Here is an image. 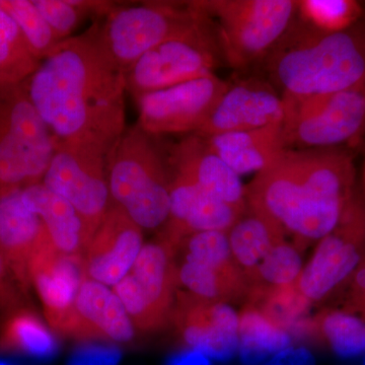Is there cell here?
<instances>
[{
  "instance_id": "obj_1",
  "label": "cell",
  "mask_w": 365,
  "mask_h": 365,
  "mask_svg": "<svg viewBox=\"0 0 365 365\" xmlns=\"http://www.w3.org/2000/svg\"><path fill=\"white\" fill-rule=\"evenodd\" d=\"M55 143L110 151L125 126L126 81L100 36V24L61 41L25 79Z\"/></svg>"
},
{
  "instance_id": "obj_2",
  "label": "cell",
  "mask_w": 365,
  "mask_h": 365,
  "mask_svg": "<svg viewBox=\"0 0 365 365\" xmlns=\"http://www.w3.org/2000/svg\"><path fill=\"white\" fill-rule=\"evenodd\" d=\"M356 170L341 148L287 150L245 186L247 205L294 235L299 250L339 222L356 192Z\"/></svg>"
},
{
  "instance_id": "obj_3",
  "label": "cell",
  "mask_w": 365,
  "mask_h": 365,
  "mask_svg": "<svg viewBox=\"0 0 365 365\" xmlns=\"http://www.w3.org/2000/svg\"><path fill=\"white\" fill-rule=\"evenodd\" d=\"M262 63L282 98L332 95L365 83V47L349 32H319L295 19Z\"/></svg>"
},
{
  "instance_id": "obj_4",
  "label": "cell",
  "mask_w": 365,
  "mask_h": 365,
  "mask_svg": "<svg viewBox=\"0 0 365 365\" xmlns=\"http://www.w3.org/2000/svg\"><path fill=\"white\" fill-rule=\"evenodd\" d=\"M112 200L141 228H157L170 215V170L153 136L125 129L107 157Z\"/></svg>"
},
{
  "instance_id": "obj_5",
  "label": "cell",
  "mask_w": 365,
  "mask_h": 365,
  "mask_svg": "<svg viewBox=\"0 0 365 365\" xmlns=\"http://www.w3.org/2000/svg\"><path fill=\"white\" fill-rule=\"evenodd\" d=\"M54 151L26 81L0 78V197L42 182Z\"/></svg>"
},
{
  "instance_id": "obj_6",
  "label": "cell",
  "mask_w": 365,
  "mask_h": 365,
  "mask_svg": "<svg viewBox=\"0 0 365 365\" xmlns=\"http://www.w3.org/2000/svg\"><path fill=\"white\" fill-rule=\"evenodd\" d=\"M223 61L244 71L267 58L297 16L295 0H200Z\"/></svg>"
},
{
  "instance_id": "obj_7",
  "label": "cell",
  "mask_w": 365,
  "mask_h": 365,
  "mask_svg": "<svg viewBox=\"0 0 365 365\" xmlns=\"http://www.w3.org/2000/svg\"><path fill=\"white\" fill-rule=\"evenodd\" d=\"M206 16L200 1L115 6L100 25L101 39L125 74L146 52L187 32Z\"/></svg>"
},
{
  "instance_id": "obj_8",
  "label": "cell",
  "mask_w": 365,
  "mask_h": 365,
  "mask_svg": "<svg viewBox=\"0 0 365 365\" xmlns=\"http://www.w3.org/2000/svg\"><path fill=\"white\" fill-rule=\"evenodd\" d=\"M222 61L207 14L187 32L158 45L137 60L125 72L126 90L136 100L145 93L215 74Z\"/></svg>"
},
{
  "instance_id": "obj_9",
  "label": "cell",
  "mask_w": 365,
  "mask_h": 365,
  "mask_svg": "<svg viewBox=\"0 0 365 365\" xmlns=\"http://www.w3.org/2000/svg\"><path fill=\"white\" fill-rule=\"evenodd\" d=\"M283 102L288 150L340 148L365 130V83L321 97L283 98Z\"/></svg>"
},
{
  "instance_id": "obj_10",
  "label": "cell",
  "mask_w": 365,
  "mask_h": 365,
  "mask_svg": "<svg viewBox=\"0 0 365 365\" xmlns=\"http://www.w3.org/2000/svg\"><path fill=\"white\" fill-rule=\"evenodd\" d=\"M109 151L90 144L55 143L43 184L71 204L83 222V249L111 206Z\"/></svg>"
},
{
  "instance_id": "obj_11",
  "label": "cell",
  "mask_w": 365,
  "mask_h": 365,
  "mask_svg": "<svg viewBox=\"0 0 365 365\" xmlns=\"http://www.w3.org/2000/svg\"><path fill=\"white\" fill-rule=\"evenodd\" d=\"M178 287L175 247L162 235L143 247L114 292L137 328L150 332L170 321Z\"/></svg>"
},
{
  "instance_id": "obj_12",
  "label": "cell",
  "mask_w": 365,
  "mask_h": 365,
  "mask_svg": "<svg viewBox=\"0 0 365 365\" xmlns=\"http://www.w3.org/2000/svg\"><path fill=\"white\" fill-rule=\"evenodd\" d=\"M364 263L365 202L356 190L336 227L318 242L295 285L314 304L330 297Z\"/></svg>"
},
{
  "instance_id": "obj_13",
  "label": "cell",
  "mask_w": 365,
  "mask_h": 365,
  "mask_svg": "<svg viewBox=\"0 0 365 365\" xmlns=\"http://www.w3.org/2000/svg\"><path fill=\"white\" fill-rule=\"evenodd\" d=\"M178 285L202 299L228 304L248 297L246 277L235 263L227 232L187 235L175 249Z\"/></svg>"
},
{
  "instance_id": "obj_14",
  "label": "cell",
  "mask_w": 365,
  "mask_h": 365,
  "mask_svg": "<svg viewBox=\"0 0 365 365\" xmlns=\"http://www.w3.org/2000/svg\"><path fill=\"white\" fill-rule=\"evenodd\" d=\"M228 81L215 74L137 98L138 123L150 136L187 134L202 128Z\"/></svg>"
},
{
  "instance_id": "obj_15",
  "label": "cell",
  "mask_w": 365,
  "mask_h": 365,
  "mask_svg": "<svg viewBox=\"0 0 365 365\" xmlns=\"http://www.w3.org/2000/svg\"><path fill=\"white\" fill-rule=\"evenodd\" d=\"M170 321L186 348L204 353L212 361L237 356L239 314L230 304L178 290Z\"/></svg>"
},
{
  "instance_id": "obj_16",
  "label": "cell",
  "mask_w": 365,
  "mask_h": 365,
  "mask_svg": "<svg viewBox=\"0 0 365 365\" xmlns=\"http://www.w3.org/2000/svg\"><path fill=\"white\" fill-rule=\"evenodd\" d=\"M284 102L267 78L251 76L230 83L207 121L195 135L254 130L282 124Z\"/></svg>"
},
{
  "instance_id": "obj_17",
  "label": "cell",
  "mask_w": 365,
  "mask_h": 365,
  "mask_svg": "<svg viewBox=\"0 0 365 365\" xmlns=\"http://www.w3.org/2000/svg\"><path fill=\"white\" fill-rule=\"evenodd\" d=\"M29 276L42 300L48 323L69 336L76 319L74 300L86 276L81 256L61 253L48 237L31 259Z\"/></svg>"
},
{
  "instance_id": "obj_18",
  "label": "cell",
  "mask_w": 365,
  "mask_h": 365,
  "mask_svg": "<svg viewBox=\"0 0 365 365\" xmlns=\"http://www.w3.org/2000/svg\"><path fill=\"white\" fill-rule=\"evenodd\" d=\"M143 247L141 227L112 203L81 254L86 277L116 285L130 271Z\"/></svg>"
},
{
  "instance_id": "obj_19",
  "label": "cell",
  "mask_w": 365,
  "mask_h": 365,
  "mask_svg": "<svg viewBox=\"0 0 365 365\" xmlns=\"http://www.w3.org/2000/svg\"><path fill=\"white\" fill-rule=\"evenodd\" d=\"M170 170V215L163 237L176 248L187 235L227 232L242 211L208 193L191 180Z\"/></svg>"
},
{
  "instance_id": "obj_20",
  "label": "cell",
  "mask_w": 365,
  "mask_h": 365,
  "mask_svg": "<svg viewBox=\"0 0 365 365\" xmlns=\"http://www.w3.org/2000/svg\"><path fill=\"white\" fill-rule=\"evenodd\" d=\"M165 157L173 172L240 210L246 208V192L239 175L209 148L203 137L187 135Z\"/></svg>"
},
{
  "instance_id": "obj_21",
  "label": "cell",
  "mask_w": 365,
  "mask_h": 365,
  "mask_svg": "<svg viewBox=\"0 0 365 365\" xmlns=\"http://www.w3.org/2000/svg\"><path fill=\"white\" fill-rule=\"evenodd\" d=\"M76 319L71 337L83 341L125 343L133 339L131 319L115 292L88 277L83 278L74 300Z\"/></svg>"
},
{
  "instance_id": "obj_22",
  "label": "cell",
  "mask_w": 365,
  "mask_h": 365,
  "mask_svg": "<svg viewBox=\"0 0 365 365\" xmlns=\"http://www.w3.org/2000/svg\"><path fill=\"white\" fill-rule=\"evenodd\" d=\"M21 191L0 197V254L19 287L26 292L31 259L49 235L39 216L24 204Z\"/></svg>"
},
{
  "instance_id": "obj_23",
  "label": "cell",
  "mask_w": 365,
  "mask_h": 365,
  "mask_svg": "<svg viewBox=\"0 0 365 365\" xmlns=\"http://www.w3.org/2000/svg\"><path fill=\"white\" fill-rule=\"evenodd\" d=\"M203 138L239 176L265 170L288 150L282 124Z\"/></svg>"
},
{
  "instance_id": "obj_24",
  "label": "cell",
  "mask_w": 365,
  "mask_h": 365,
  "mask_svg": "<svg viewBox=\"0 0 365 365\" xmlns=\"http://www.w3.org/2000/svg\"><path fill=\"white\" fill-rule=\"evenodd\" d=\"M21 195L26 207L42 220L55 248L69 256H81L83 222L71 204L43 182L21 190Z\"/></svg>"
},
{
  "instance_id": "obj_25",
  "label": "cell",
  "mask_w": 365,
  "mask_h": 365,
  "mask_svg": "<svg viewBox=\"0 0 365 365\" xmlns=\"http://www.w3.org/2000/svg\"><path fill=\"white\" fill-rule=\"evenodd\" d=\"M227 235L230 252L246 280L271 249L287 240V232L278 223L248 205L227 230Z\"/></svg>"
},
{
  "instance_id": "obj_26",
  "label": "cell",
  "mask_w": 365,
  "mask_h": 365,
  "mask_svg": "<svg viewBox=\"0 0 365 365\" xmlns=\"http://www.w3.org/2000/svg\"><path fill=\"white\" fill-rule=\"evenodd\" d=\"M304 335L321 340L338 357L353 359L365 355V321L347 311L326 309L294 326Z\"/></svg>"
},
{
  "instance_id": "obj_27",
  "label": "cell",
  "mask_w": 365,
  "mask_h": 365,
  "mask_svg": "<svg viewBox=\"0 0 365 365\" xmlns=\"http://www.w3.org/2000/svg\"><path fill=\"white\" fill-rule=\"evenodd\" d=\"M292 344V336L258 307L246 304L239 314L237 354L242 365H261Z\"/></svg>"
},
{
  "instance_id": "obj_28",
  "label": "cell",
  "mask_w": 365,
  "mask_h": 365,
  "mask_svg": "<svg viewBox=\"0 0 365 365\" xmlns=\"http://www.w3.org/2000/svg\"><path fill=\"white\" fill-rule=\"evenodd\" d=\"M56 340L30 309H20L9 314L0 327V351H16L38 360L54 356Z\"/></svg>"
},
{
  "instance_id": "obj_29",
  "label": "cell",
  "mask_w": 365,
  "mask_h": 365,
  "mask_svg": "<svg viewBox=\"0 0 365 365\" xmlns=\"http://www.w3.org/2000/svg\"><path fill=\"white\" fill-rule=\"evenodd\" d=\"M302 270L300 250L287 240L278 242L248 278L249 302L268 290L294 283Z\"/></svg>"
},
{
  "instance_id": "obj_30",
  "label": "cell",
  "mask_w": 365,
  "mask_h": 365,
  "mask_svg": "<svg viewBox=\"0 0 365 365\" xmlns=\"http://www.w3.org/2000/svg\"><path fill=\"white\" fill-rule=\"evenodd\" d=\"M39 64L18 24L0 7V78L25 81Z\"/></svg>"
},
{
  "instance_id": "obj_31",
  "label": "cell",
  "mask_w": 365,
  "mask_h": 365,
  "mask_svg": "<svg viewBox=\"0 0 365 365\" xmlns=\"http://www.w3.org/2000/svg\"><path fill=\"white\" fill-rule=\"evenodd\" d=\"M361 4L355 0H302L297 18L319 32H347L362 16Z\"/></svg>"
},
{
  "instance_id": "obj_32",
  "label": "cell",
  "mask_w": 365,
  "mask_h": 365,
  "mask_svg": "<svg viewBox=\"0 0 365 365\" xmlns=\"http://www.w3.org/2000/svg\"><path fill=\"white\" fill-rule=\"evenodd\" d=\"M0 7L18 24L31 52L39 61L63 41L48 25L33 0H0Z\"/></svg>"
},
{
  "instance_id": "obj_33",
  "label": "cell",
  "mask_w": 365,
  "mask_h": 365,
  "mask_svg": "<svg viewBox=\"0 0 365 365\" xmlns=\"http://www.w3.org/2000/svg\"><path fill=\"white\" fill-rule=\"evenodd\" d=\"M249 304L258 307L274 323L287 331L302 319L312 304L297 289L295 281L268 290Z\"/></svg>"
},
{
  "instance_id": "obj_34",
  "label": "cell",
  "mask_w": 365,
  "mask_h": 365,
  "mask_svg": "<svg viewBox=\"0 0 365 365\" xmlns=\"http://www.w3.org/2000/svg\"><path fill=\"white\" fill-rule=\"evenodd\" d=\"M43 18L61 40L71 37L86 11L78 0H33Z\"/></svg>"
},
{
  "instance_id": "obj_35",
  "label": "cell",
  "mask_w": 365,
  "mask_h": 365,
  "mask_svg": "<svg viewBox=\"0 0 365 365\" xmlns=\"http://www.w3.org/2000/svg\"><path fill=\"white\" fill-rule=\"evenodd\" d=\"M122 352L115 346L85 345L72 354L71 365H119Z\"/></svg>"
},
{
  "instance_id": "obj_36",
  "label": "cell",
  "mask_w": 365,
  "mask_h": 365,
  "mask_svg": "<svg viewBox=\"0 0 365 365\" xmlns=\"http://www.w3.org/2000/svg\"><path fill=\"white\" fill-rule=\"evenodd\" d=\"M14 282L16 281L0 254V319L4 321L9 314L21 309V295Z\"/></svg>"
},
{
  "instance_id": "obj_37",
  "label": "cell",
  "mask_w": 365,
  "mask_h": 365,
  "mask_svg": "<svg viewBox=\"0 0 365 365\" xmlns=\"http://www.w3.org/2000/svg\"><path fill=\"white\" fill-rule=\"evenodd\" d=\"M344 311L356 314L365 321V263L350 278Z\"/></svg>"
},
{
  "instance_id": "obj_38",
  "label": "cell",
  "mask_w": 365,
  "mask_h": 365,
  "mask_svg": "<svg viewBox=\"0 0 365 365\" xmlns=\"http://www.w3.org/2000/svg\"><path fill=\"white\" fill-rule=\"evenodd\" d=\"M261 365H317L316 357L304 346H289Z\"/></svg>"
},
{
  "instance_id": "obj_39",
  "label": "cell",
  "mask_w": 365,
  "mask_h": 365,
  "mask_svg": "<svg viewBox=\"0 0 365 365\" xmlns=\"http://www.w3.org/2000/svg\"><path fill=\"white\" fill-rule=\"evenodd\" d=\"M213 361L207 355L198 350L186 348L172 355L165 365H212Z\"/></svg>"
},
{
  "instance_id": "obj_40",
  "label": "cell",
  "mask_w": 365,
  "mask_h": 365,
  "mask_svg": "<svg viewBox=\"0 0 365 365\" xmlns=\"http://www.w3.org/2000/svg\"><path fill=\"white\" fill-rule=\"evenodd\" d=\"M362 191H364V200L365 202V158L364 162V167H362Z\"/></svg>"
},
{
  "instance_id": "obj_41",
  "label": "cell",
  "mask_w": 365,
  "mask_h": 365,
  "mask_svg": "<svg viewBox=\"0 0 365 365\" xmlns=\"http://www.w3.org/2000/svg\"><path fill=\"white\" fill-rule=\"evenodd\" d=\"M0 365H14L11 362L7 361L6 359H0Z\"/></svg>"
},
{
  "instance_id": "obj_42",
  "label": "cell",
  "mask_w": 365,
  "mask_h": 365,
  "mask_svg": "<svg viewBox=\"0 0 365 365\" xmlns=\"http://www.w3.org/2000/svg\"><path fill=\"white\" fill-rule=\"evenodd\" d=\"M361 365H365V355L364 357H362V362H361Z\"/></svg>"
},
{
  "instance_id": "obj_43",
  "label": "cell",
  "mask_w": 365,
  "mask_h": 365,
  "mask_svg": "<svg viewBox=\"0 0 365 365\" xmlns=\"http://www.w3.org/2000/svg\"><path fill=\"white\" fill-rule=\"evenodd\" d=\"M68 365H71V364H68Z\"/></svg>"
}]
</instances>
